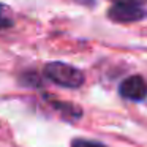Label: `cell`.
Masks as SVG:
<instances>
[{
    "mask_svg": "<svg viewBox=\"0 0 147 147\" xmlns=\"http://www.w3.org/2000/svg\"><path fill=\"white\" fill-rule=\"evenodd\" d=\"M43 74L54 84L68 89H78L84 84V73L73 65L63 62H51L45 67Z\"/></svg>",
    "mask_w": 147,
    "mask_h": 147,
    "instance_id": "6da1fadb",
    "label": "cell"
},
{
    "mask_svg": "<svg viewBox=\"0 0 147 147\" xmlns=\"http://www.w3.org/2000/svg\"><path fill=\"white\" fill-rule=\"evenodd\" d=\"M108 16L111 21L119 24H130L136 21H142L147 18V10L144 3L136 2H115L108 10Z\"/></svg>",
    "mask_w": 147,
    "mask_h": 147,
    "instance_id": "7a4b0ae2",
    "label": "cell"
},
{
    "mask_svg": "<svg viewBox=\"0 0 147 147\" xmlns=\"http://www.w3.org/2000/svg\"><path fill=\"white\" fill-rule=\"evenodd\" d=\"M119 92L123 98L131 101H142L147 96V82L142 76L133 74L123 79L119 86Z\"/></svg>",
    "mask_w": 147,
    "mask_h": 147,
    "instance_id": "3957f363",
    "label": "cell"
},
{
    "mask_svg": "<svg viewBox=\"0 0 147 147\" xmlns=\"http://www.w3.org/2000/svg\"><path fill=\"white\" fill-rule=\"evenodd\" d=\"M51 106L57 109L65 119H79L82 115V109L73 103H65V101H51Z\"/></svg>",
    "mask_w": 147,
    "mask_h": 147,
    "instance_id": "277c9868",
    "label": "cell"
},
{
    "mask_svg": "<svg viewBox=\"0 0 147 147\" xmlns=\"http://www.w3.org/2000/svg\"><path fill=\"white\" fill-rule=\"evenodd\" d=\"M13 26H14V16L11 8L5 3H0V30L10 29Z\"/></svg>",
    "mask_w": 147,
    "mask_h": 147,
    "instance_id": "5b68a950",
    "label": "cell"
},
{
    "mask_svg": "<svg viewBox=\"0 0 147 147\" xmlns=\"http://www.w3.org/2000/svg\"><path fill=\"white\" fill-rule=\"evenodd\" d=\"M71 147H105L101 142L96 141H90V139H82V138H76L71 142Z\"/></svg>",
    "mask_w": 147,
    "mask_h": 147,
    "instance_id": "8992f818",
    "label": "cell"
},
{
    "mask_svg": "<svg viewBox=\"0 0 147 147\" xmlns=\"http://www.w3.org/2000/svg\"><path fill=\"white\" fill-rule=\"evenodd\" d=\"M112 3L115 2H136V3H146V0H111Z\"/></svg>",
    "mask_w": 147,
    "mask_h": 147,
    "instance_id": "52a82bcc",
    "label": "cell"
}]
</instances>
